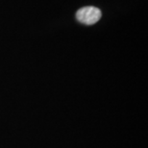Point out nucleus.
Masks as SVG:
<instances>
[{
	"instance_id": "nucleus-1",
	"label": "nucleus",
	"mask_w": 148,
	"mask_h": 148,
	"mask_svg": "<svg viewBox=\"0 0 148 148\" xmlns=\"http://www.w3.org/2000/svg\"><path fill=\"white\" fill-rule=\"evenodd\" d=\"M101 11L98 8L88 6V7L81 8L76 13V17L80 22L87 25H91L96 23L101 18Z\"/></svg>"
}]
</instances>
